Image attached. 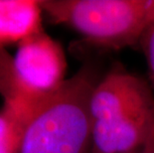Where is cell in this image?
I'll return each mask as SVG.
<instances>
[{"label":"cell","mask_w":154,"mask_h":153,"mask_svg":"<svg viewBox=\"0 0 154 153\" xmlns=\"http://www.w3.org/2000/svg\"><path fill=\"white\" fill-rule=\"evenodd\" d=\"M97 81L94 67L85 65L48 96L28 123L22 153H91L90 99Z\"/></svg>","instance_id":"1"},{"label":"cell","mask_w":154,"mask_h":153,"mask_svg":"<svg viewBox=\"0 0 154 153\" xmlns=\"http://www.w3.org/2000/svg\"><path fill=\"white\" fill-rule=\"evenodd\" d=\"M54 24L66 25L91 46L120 50L139 44L154 21V0H40Z\"/></svg>","instance_id":"2"},{"label":"cell","mask_w":154,"mask_h":153,"mask_svg":"<svg viewBox=\"0 0 154 153\" xmlns=\"http://www.w3.org/2000/svg\"><path fill=\"white\" fill-rule=\"evenodd\" d=\"M14 65L25 87L43 99L67 80V60L63 48L43 29L18 44Z\"/></svg>","instance_id":"3"},{"label":"cell","mask_w":154,"mask_h":153,"mask_svg":"<svg viewBox=\"0 0 154 153\" xmlns=\"http://www.w3.org/2000/svg\"><path fill=\"white\" fill-rule=\"evenodd\" d=\"M151 105V86L122 68H113L94 87L90 112L94 124L113 121Z\"/></svg>","instance_id":"4"},{"label":"cell","mask_w":154,"mask_h":153,"mask_svg":"<svg viewBox=\"0 0 154 153\" xmlns=\"http://www.w3.org/2000/svg\"><path fill=\"white\" fill-rule=\"evenodd\" d=\"M42 13L36 0H0V47L19 44L42 30Z\"/></svg>","instance_id":"5"},{"label":"cell","mask_w":154,"mask_h":153,"mask_svg":"<svg viewBox=\"0 0 154 153\" xmlns=\"http://www.w3.org/2000/svg\"><path fill=\"white\" fill-rule=\"evenodd\" d=\"M0 94L6 103L35 112L46 99L31 93L23 84L11 57L5 48L0 47Z\"/></svg>","instance_id":"6"},{"label":"cell","mask_w":154,"mask_h":153,"mask_svg":"<svg viewBox=\"0 0 154 153\" xmlns=\"http://www.w3.org/2000/svg\"><path fill=\"white\" fill-rule=\"evenodd\" d=\"M33 115L3 103L0 109V153H22L26 128Z\"/></svg>","instance_id":"7"},{"label":"cell","mask_w":154,"mask_h":153,"mask_svg":"<svg viewBox=\"0 0 154 153\" xmlns=\"http://www.w3.org/2000/svg\"><path fill=\"white\" fill-rule=\"evenodd\" d=\"M139 45L145 57L151 82V89L154 93V21L144 32L139 41Z\"/></svg>","instance_id":"8"},{"label":"cell","mask_w":154,"mask_h":153,"mask_svg":"<svg viewBox=\"0 0 154 153\" xmlns=\"http://www.w3.org/2000/svg\"><path fill=\"white\" fill-rule=\"evenodd\" d=\"M139 153H154V132L150 136L148 141L145 143V145L140 149Z\"/></svg>","instance_id":"9"},{"label":"cell","mask_w":154,"mask_h":153,"mask_svg":"<svg viewBox=\"0 0 154 153\" xmlns=\"http://www.w3.org/2000/svg\"><path fill=\"white\" fill-rule=\"evenodd\" d=\"M139 151H140V150H139ZM139 151H138V152H135V153H139Z\"/></svg>","instance_id":"10"}]
</instances>
